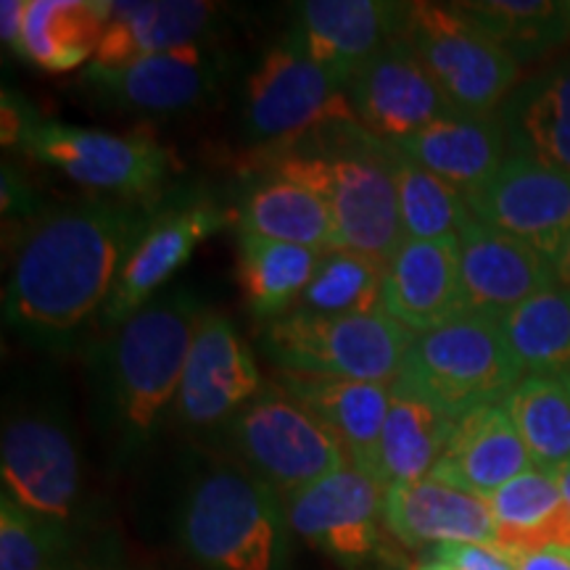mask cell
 <instances>
[{
    "label": "cell",
    "instance_id": "obj_1",
    "mask_svg": "<svg viewBox=\"0 0 570 570\" xmlns=\"http://www.w3.org/2000/svg\"><path fill=\"white\" fill-rule=\"evenodd\" d=\"M130 202H71L38 214L13 248L3 320L30 344L67 348L101 320L148 223Z\"/></svg>",
    "mask_w": 570,
    "mask_h": 570
},
{
    "label": "cell",
    "instance_id": "obj_2",
    "mask_svg": "<svg viewBox=\"0 0 570 570\" xmlns=\"http://www.w3.org/2000/svg\"><path fill=\"white\" fill-rule=\"evenodd\" d=\"M396 156L360 122H333L275 148L273 175L315 190L331 206L338 248L389 265L404 244Z\"/></svg>",
    "mask_w": 570,
    "mask_h": 570
},
{
    "label": "cell",
    "instance_id": "obj_3",
    "mask_svg": "<svg viewBox=\"0 0 570 570\" xmlns=\"http://www.w3.org/2000/svg\"><path fill=\"white\" fill-rule=\"evenodd\" d=\"M204 312L194 291H167L119 325L104 348L101 415L122 446L140 449L175 407Z\"/></svg>",
    "mask_w": 570,
    "mask_h": 570
},
{
    "label": "cell",
    "instance_id": "obj_4",
    "mask_svg": "<svg viewBox=\"0 0 570 570\" xmlns=\"http://www.w3.org/2000/svg\"><path fill=\"white\" fill-rule=\"evenodd\" d=\"M523 377L499 317L465 312L425 333H412L391 389L396 396L415 399L460 420L487 404L504 402Z\"/></svg>",
    "mask_w": 570,
    "mask_h": 570
},
{
    "label": "cell",
    "instance_id": "obj_5",
    "mask_svg": "<svg viewBox=\"0 0 570 570\" xmlns=\"http://www.w3.org/2000/svg\"><path fill=\"white\" fill-rule=\"evenodd\" d=\"M285 533L283 499L248 470L219 465L190 483L180 539L206 570H281Z\"/></svg>",
    "mask_w": 570,
    "mask_h": 570
},
{
    "label": "cell",
    "instance_id": "obj_6",
    "mask_svg": "<svg viewBox=\"0 0 570 570\" xmlns=\"http://www.w3.org/2000/svg\"><path fill=\"white\" fill-rule=\"evenodd\" d=\"M410 341L407 327L383 309L344 317L291 312L267 325L262 348L281 373L394 386Z\"/></svg>",
    "mask_w": 570,
    "mask_h": 570
},
{
    "label": "cell",
    "instance_id": "obj_7",
    "mask_svg": "<svg viewBox=\"0 0 570 570\" xmlns=\"http://www.w3.org/2000/svg\"><path fill=\"white\" fill-rule=\"evenodd\" d=\"M399 35L458 111L494 114L515 88L520 63L458 3H407Z\"/></svg>",
    "mask_w": 570,
    "mask_h": 570
},
{
    "label": "cell",
    "instance_id": "obj_8",
    "mask_svg": "<svg viewBox=\"0 0 570 570\" xmlns=\"http://www.w3.org/2000/svg\"><path fill=\"white\" fill-rule=\"evenodd\" d=\"M225 431L248 473L281 499L352 465L336 433L281 386L262 389Z\"/></svg>",
    "mask_w": 570,
    "mask_h": 570
},
{
    "label": "cell",
    "instance_id": "obj_9",
    "mask_svg": "<svg viewBox=\"0 0 570 570\" xmlns=\"http://www.w3.org/2000/svg\"><path fill=\"white\" fill-rule=\"evenodd\" d=\"M240 117L248 140L273 148L291 146L333 122H356L348 92L285 38L248 75Z\"/></svg>",
    "mask_w": 570,
    "mask_h": 570
},
{
    "label": "cell",
    "instance_id": "obj_10",
    "mask_svg": "<svg viewBox=\"0 0 570 570\" xmlns=\"http://www.w3.org/2000/svg\"><path fill=\"white\" fill-rule=\"evenodd\" d=\"M3 494L30 515L67 529L82 499L80 452L59 412L27 407L9 412L0 436Z\"/></svg>",
    "mask_w": 570,
    "mask_h": 570
},
{
    "label": "cell",
    "instance_id": "obj_11",
    "mask_svg": "<svg viewBox=\"0 0 570 570\" xmlns=\"http://www.w3.org/2000/svg\"><path fill=\"white\" fill-rule=\"evenodd\" d=\"M21 148L77 185L122 198L156 194L169 173V154L148 132L117 135L40 122Z\"/></svg>",
    "mask_w": 570,
    "mask_h": 570
},
{
    "label": "cell",
    "instance_id": "obj_12",
    "mask_svg": "<svg viewBox=\"0 0 570 570\" xmlns=\"http://www.w3.org/2000/svg\"><path fill=\"white\" fill-rule=\"evenodd\" d=\"M470 214L554 259L570 238V175L510 154L479 188L468 190Z\"/></svg>",
    "mask_w": 570,
    "mask_h": 570
},
{
    "label": "cell",
    "instance_id": "obj_13",
    "mask_svg": "<svg viewBox=\"0 0 570 570\" xmlns=\"http://www.w3.org/2000/svg\"><path fill=\"white\" fill-rule=\"evenodd\" d=\"M348 101L356 122L389 146L458 111L402 35L362 67L348 85Z\"/></svg>",
    "mask_w": 570,
    "mask_h": 570
},
{
    "label": "cell",
    "instance_id": "obj_14",
    "mask_svg": "<svg viewBox=\"0 0 570 570\" xmlns=\"http://www.w3.org/2000/svg\"><path fill=\"white\" fill-rule=\"evenodd\" d=\"M265 389L252 348L219 312L206 309L185 360L175 415L188 428L227 423Z\"/></svg>",
    "mask_w": 570,
    "mask_h": 570
},
{
    "label": "cell",
    "instance_id": "obj_15",
    "mask_svg": "<svg viewBox=\"0 0 570 570\" xmlns=\"http://www.w3.org/2000/svg\"><path fill=\"white\" fill-rule=\"evenodd\" d=\"M404 11L407 3L386 0H306L285 40L348 92L362 67L402 32Z\"/></svg>",
    "mask_w": 570,
    "mask_h": 570
},
{
    "label": "cell",
    "instance_id": "obj_16",
    "mask_svg": "<svg viewBox=\"0 0 570 570\" xmlns=\"http://www.w3.org/2000/svg\"><path fill=\"white\" fill-rule=\"evenodd\" d=\"M383 491L348 465L283 499L288 529L336 560H365L375 552L383 523Z\"/></svg>",
    "mask_w": 570,
    "mask_h": 570
},
{
    "label": "cell",
    "instance_id": "obj_17",
    "mask_svg": "<svg viewBox=\"0 0 570 570\" xmlns=\"http://www.w3.org/2000/svg\"><path fill=\"white\" fill-rule=\"evenodd\" d=\"M227 214L212 202L169 204L148 217L138 244L127 256L122 273L106 304L101 325L119 327L140 312L190 259L196 246L225 225Z\"/></svg>",
    "mask_w": 570,
    "mask_h": 570
},
{
    "label": "cell",
    "instance_id": "obj_18",
    "mask_svg": "<svg viewBox=\"0 0 570 570\" xmlns=\"http://www.w3.org/2000/svg\"><path fill=\"white\" fill-rule=\"evenodd\" d=\"M460 277L465 312L494 317L558 285L550 256L473 214L460 230Z\"/></svg>",
    "mask_w": 570,
    "mask_h": 570
},
{
    "label": "cell",
    "instance_id": "obj_19",
    "mask_svg": "<svg viewBox=\"0 0 570 570\" xmlns=\"http://www.w3.org/2000/svg\"><path fill=\"white\" fill-rule=\"evenodd\" d=\"M381 309L410 333H425L465 315L460 238H404L386 265Z\"/></svg>",
    "mask_w": 570,
    "mask_h": 570
},
{
    "label": "cell",
    "instance_id": "obj_20",
    "mask_svg": "<svg viewBox=\"0 0 570 570\" xmlns=\"http://www.w3.org/2000/svg\"><path fill=\"white\" fill-rule=\"evenodd\" d=\"M227 71V56L206 40L142 59L122 71L90 75L88 80L114 104L135 111L169 114L198 106L217 90Z\"/></svg>",
    "mask_w": 570,
    "mask_h": 570
},
{
    "label": "cell",
    "instance_id": "obj_21",
    "mask_svg": "<svg viewBox=\"0 0 570 570\" xmlns=\"http://www.w3.org/2000/svg\"><path fill=\"white\" fill-rule=\"evenodd\" d=\"M383 525L407 547L479 544L497 550V520L489 499L433 475L386 489Z\"/></svg>",
    "mask_w": 570,
    "mask_h": 570
},
{
    "label": "cell",
    "instance_id": "obj_22",
    "mask_svg": "<svg viewBox=\"0 0 570 570\" xmlns=\"http://www.w3.org/2000/svg\"><path fill=\"white\" fill-rule=\"evenodd\" d=\"M529 468H533L529 449L499 402L468 412L454 423L444 454L431 475L489 499Z\"/></svg>",
    "mask_w": 570,
    "mask_h": 570
},
{
    "label": "cell",
    "instance_id": "obj_23",
    "mask_svg": "<svg viewBox=\"0 0 570 570\" xmlns=\"http://www.w3.org/2000/svg\"><path fill=\"white\" fill-rule=\"evenodd\" d=\"M217 11L219 6L206 0L111 3L109 24L88 71L90 75L122 71L142 59L204 40Z\"/></svg>",
    "mask_w": 570,
    "mask_h": 570
},
{
    "label": "cell",
    "instance_id": "obj_24",
    "mask_svg": "<svg viewBox=\"0 0 570 570\" xmlns=\"http://www.w3.org/2000/svg\"><path fill=\"white\" fill-rule=\"evenodd\" d=\"M277 386L294 396L304 410H309L320 423L331 428L346 446L352 465L375 481L377 446L394 402V389L386 383L296 373H281Z\"/></svg>",
    "mask_w": 570,
    "mask_h": 570
},
{
    "label": "cell",
    "instance_id": "obj_25",
    "mask_svg": "<svg viewBox=\"0 0 570 570\" xmlns=\"http://www.w3.org/2000/svg\"><path fill=\"white\" fill-rule=\"evenodd\" d=\"M394 148L417 167L454 185L462 196L487 183L510 156L502 117L465 111L446 114Z\"/></svg>",
    "mask_w": 570,
    "mask_h": 570
},
{
    "label": "cell",
    "instance_id": "obj_26",
    "mask_svg": "<svg viewBox=\"0 0 570 570\" xmlns=\"http://www.w3.org/2000/svg\"><path fill=\"white\" fill-rule=\"evenodd\" d=\"M499 117L510 154L570 175V59L512 90Z\"/></svg>",
    "mask_w": 570,
    "mask_h": 570
},
{
    "label": "cell",
    "instance_id": "obj_27",
    "mask_svg": "<svg viewBox=\"0 0 570 570\" xmlns=\"http://www.w3.org/2000/svg\"><path fill=\"white\" fill-rule=\"evenodd\" d=\"M497 550L508 558L539 550H570V508L552 473L529 468L489 497Z\"/></svg>",
    "mask_w": 570,
    "mask_h": 570
},
{
    "label": "cell",
    "instance_id": "obj_28",
    "mask_svg": "<svg viewBox=\"0 0 570 570\" xmlns=\"http://www.w3.org/2000/svg\"><path fill=\"white\" fill-rule=\"evenodd\" d=\"M109 13L111 0H30L17 53L53 75L77 69L96 56Z\"/></svg>",
    "mask_w": 570,
    "mask_h": 570
},
{
    "label": "cell",
    "instance_id": "obj_29",
    "mask_svg": "<svg viewBox=\"0 0 570 570\" xmlns=\"http://www.w3.org/2000/svg\"><path fill=\"white\" fill-rule=\"evenodd\" d=\"M240 233L315 248L320 254L338 248L331 206L315 190L281 175L254 185L240 209Z\"/></svg>",
    "mask_w": 570,
    "mask_h": 570
},
{
    "label": "cell",
    "instance_id": "obj_30",
    "mask_svg": "<svg viewBox=\"0 0 570 570\" xmlns=\"http://www.w3.org/2000/svg\"><path fill=\"white\" fill-rule=\"evenodd\" d=\"M238 244V275L248 309L269 323L291 315L323 254L246 233H240Z\"/></svg>",
    "mask_w": 570,
    "mask_h": 570
},
{
    "label": "cell",
    "instance_id": "obj_31",
    "mask_svg": "<svg viewBox=\"0 0 570 570\" xmlns=\"http://www.w3.org/2000/svg\"><path fill=\"white\" fill-rule=\"evenodd\" d=\"M454 423L458 420L444 412L394 394L381 433V446H377V487L386 491L399 483L428 479L444 454Z\"/></svg>",
    "mask_w": 570,
    "mask_h": 570
},
{
    "label": "cell",
    "instance_id": "obj_32",
    "mask_svg": "<svg viewBox=\"0 0 570 570\" xmlns=\"http://www.w3.org/2000/svg\"><path fill=\"white\" fill-rule=\"evenodd\" d=\"M504 410L529 449L533 468L558 475L570 465V389L558 375H525Z\"/></svg>",
    "mask_w": 570,
    "mask_h": 570
},
{
    "label": "cell",
    "instance_id": "obj_33",
    "mask_svg": "<svg viewBox=\"0 0 570 570\" xmlns=\"http://www.w3.org/2000/svg\"><path fill=\"white\" fill-rule=\"evenodd\" d=\"M504 338L529 375L570 373V288L554 285L499 317Z\"/></svg>",
    "mask_w": 570,
    "mask_h": 570
},
{
    "label": "cell",
    "instance_id": "obj_34",
    "mask_svg": "<svg viewBox=\"0 0 570 570\" xmlns=\"http://www.w3.org/2000/svg\"><path fill=\"white\" fill-rule=\"evenodd\" d=\"M518 63L550 53L570 40V3L558 0H479L458 3Z\"/></svg>",
    "mask_w": 570,
    "mask_h": 570
},
{
    "label": "cell",
    "instance_id": "obj_35",
    "mask_svg": "<svg viewBox=\"0 0 570 570\" xmlns=\"http://www.w3.org/2000/svg\"><path fill=\"white\" fill-rule=\"evenodd\" d=\"M383 277L386 265L381 262L348 248H333L320 256L315 275L294 312L323 317L370 315L381 309Z\"/></svg>",
    "mask_w": 570,
    "mask_h": 570
},
{
    "label": "cell",
    "instance_id": "obj_36",
    "mask_svg": "<svg viewBox=\"0 0 570 570\" xmlns=\"http://www.w3.org/2000/svg\"><path fill=\"white\" fill-rule=\"evenodd\" d=\"M396 190L399 214H402L404 238L441 240L460 238V230L470 219L465 196L454 185L417 167L407 156H396Z\"/></svg>",
    "mask_w": 570,
    "mask_h": 570
},
{
    "label": "cell",
    "instance_id": "obj_37",
    "mask_svg": "<svg viewBox=\"0 0 570 570\" xmlns=\"http://www.w3.org/2000/svg\"><path fill=\"white\" fill-rule=\"evenodd\" d=\"M67 544L63 525L30 515L11 497L0 499V570H56Z\"/></svg>",
    "mask_w": 570,
    "mask_h": 570
},
{
    "label": "cell",
    "instance_id": "obj_38",
    "mask_svg": "<svg viewBox=\"0 0 570 570\" xmlns=\"http://www.w3.org/2000/svg\"><path fill=\"white\" fill-rule=\"evenodd\" d=\"M40 122L42 119L35 117V109L19 96V92L3 90V98H0V125H3L6 148H21L27 135H30Z\"/></svg>",
    "mask_w": 570,
    "mask_h": 570
},
{
    "label": "cell",
    "instance_id": "obj_39",
    "mask_svg": "<svg viewBox=\"0 0 570 570\" xmlns=\"http://www.w3.org/2000/svg\"><path fill=\"white\" fill-rule=\"evenodd\" d=\"M436 558L452 562L458 570H515L508 554L494 550V547L479 544H452L439 547Z\"/></svg>",
    "mask_w": 570,
    "mask_h": 570
},
{
    "label": "cell",
    "instance_id": "obj_40",
    "mask_svg": "<svg viewBox=\"0 0 570 570\" xmlns=\"http://www.w3.org/2000/svg\"><path fill=\"white\" fill-rule=\"evenodd\" d=\"M24 212H32V190L17 173H11L9 164H3V217H17Z\"/></svg>",
    "mask_w": 570,
    "mask_h": 570
},
{
    "label": "cell",
    "instance_id": "obj_41",
    "mask_svg": "<svg viewBox=\"0 0 570 570\" xmlns=\"http://www.w3.org/2000/svg\"><path fill=\"white\" fill-rule=\"evenodd\" d=\"M27 3H30V0H3V3H0V38H3L6 46L13 48V51H17L21 40Z\"/></svg>",
    "mask_w": 570,
    "mask_h": 570
},
{
    "label": "cell",
    "instance_id": "obj_42",
    "mask_svg": "<svg viewBox=\"0 0 570 570\" xmlns=\"http://www.w3.org/2000/svg\"><path fill=\"white\" fill-rule=\"evenodd\" d=\"M515 570H570V550H539L510 558Z\"/></svg>",
    "mask_w": 570,
    "mask_h": 570
},
{
    "label": "cell",
    "instance_id": "obj_43",
    "mask_svg": "<svg viewBox=\"0 0 570 570\" xmlns=\"http://www.w3.org/2000/svg\"><path fill=\"white\" fill-rule=\"evenodd\" d=\"M552 265H554V275H558V283L570 288V238L562 244L558 256L552 259Z\"/></svg>",
    "mask_w": 570,
    "mask_h": 570
},
{
    "label": "cell",
    "instance_id": "obj_44",
    "mask_svg": "<svg viewBox=\"0 0 570 570\" xmlns=\"http://www.w3.org/2000/svg\"><path fill=\"white\" fill-rule=\"evenodd\" d=\"M554 479H558V483H560V491H562V497H566V502H568V508H570V465L562 468L560 473L554 475Z\"/></svg>",
    "mask_w": 570,
    "mask_h": 570
},
{
    "label": "cell",
    "instance_id": "obj_45",
    "mask_svg": "<svg viewBox=\"0 0 570 570\" xmlns=\"http://www.w3.org/2000/svg\"><path fill=\"white\" fill-rule=\"evenodd\" d=\"M415 570H458V568H454L452 562H446V560H441V558H433V560L423 562V566H417Z\"/></svg>",
    "mask_w": 570,
    "mask_h": 570
},
{
    "label": "cell",
    "instance_id": "obj_46",
    "mask_svg": "<svg viewBox=\"0 0 570 570\" xmlns=\"http://www.w3.org/2000/svg\"><path fill=\"white\" fill-rule=\"evenodd\" d=\"M56 570H90V568H80V566H63V562H61V566L56 568Z\"/></svg>",
    "mask_w": 570,
    "mask_h": 570
},
{
    "label": "cell",
    "instance_id": "obj_47",
    "mask_svg": "<svg viewBox=\"0 0 570 570\" xmlns=\"http://www.w3.org/2000/svg\"><path fill=\"white\" fill-rule=\"evenodd\" d=\"M560 377L568 383V389H570V373H568V375H560Z\"/></svg>",
    "mask_w": 570,
    "mask_h": 570
}]
</instances>
